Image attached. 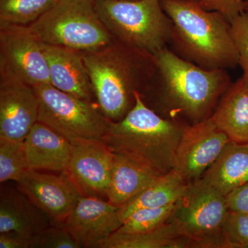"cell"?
Returning a JSON list of instances; mask_svg holds the SVG:
<instances>
[{"mask_svg":"<svg viewBox=\"0 0 248 248\" xmlns=\"http://www.w3.org/2000/svg\"><path fill=\"white\" fill-rule=\"evenodd\" d=\"M97 248H186L175 227L168 221L153 231L138 233L114 232Z\"/></svg>","mask_w":248,"mask_h":248,"instance_id":"22","label":"cell"},{"mask_svg":"<svg viewBox=\"0 0 248 248\" xmlns=\"http://www.w3.org/2000/svg\"><path fill=\"white\" fill-rule=\"evenodd\" d=\"M188 184L173 169L167 174L160 176L120 208L121 221L123 223L132 213L140 209L160 208L176 203Z\"/></svg>","mask_w":248,"mask_h":248,"instance_id":"21","label":"cell"},{"mask_svg":"<svg viewBox=\"0 0 248 248\" xmlns=\"http://www.w3.org/2000/svg\"><path fill=\"white\" fill-rule=\"evenodd\" d=\"M231 141L248 143V79L232 82L210 117Z\"/></svg>","mask_w":248,"mask_h":248,"instance_id":"19","label":"cell"},{"mask_svg":"<svg viewBox=\"0 0 248 248\" xmlns=\"http://www.w3.org/2000/svg\"><path fill=\"white\" fill-rule=\"evenodd\" d=\"M38 115L39 101L33 87L0 77V139L24 140Z\"/></svg>","mask_w":248,"mask_h":248,"instance_id":"14","label":"cell"},{"mask_svg":"<svg viewBox=\"0 0 248 248\" xmlns=\"http://www.w3.org/2000/svg\"><path fill=\"white\" fill-rule=\"evenodd\" d=\"M120 1H137V0H120Z\"/></svg>","mask_w":248,"mask_h":248,"instance_id":"34","label":"cell"},{"mask_svg":"<svg viewBox=\"0 0 248 248\" xmlns=\"http://www.w3.org/2000/svg\"><path fill=\"white\" fill-rule=\"evenodd\" d=\"M17 183L18 189L49 217L52 224L64 221L83 196L66 172L47 174L29 169Z\"/></svg>","mask_w":248,"mask_h":248,"instance_id":"11","label":"cell"},{"mask_svg":"<svg viewBox=\"0 0 248 248\" xmlns=\"http://www.w3.org/2000/svg\"><path fill=\"white\" fill-rule=\"evenodd\" d=\"M186 124L161 117L135 93V104L123 119L111 122L102 141L110 151L127 155L161 174L173 169Z\"/></svg>","mask_w":248,"mask_h":248,"instance_id":"4","label":"cell"},{"mask_svg":"<svg viewBox=\"0 0 248 248\" xmlns=\"http://www.w3.org/2000/svg\"><path fill=\"white\" fill-rule=\"evenodd\" d=\"M202 179L225 197L248 183V143L230 141Z\"/></svg>","mask_w":248,"mask_h":248,"instance_id":"20","label":"cell"},{"mask_svg":"<svg viewBox=\"0 0 248 248\" xmlns=\"http://www.w3.org/2000/svg\"><path fill=\"white\" fill-rule=\"evenodd\" d=\"M200 2L203 9L221 13L230 23L245 12L244 0H201Z\"/></svg>","mask_w":248,"mask_h":248,"instance_id":"29","label":"cell"},{"mask_svg":"<svg viewBox=\"0 0 248 248\" xmlns=\"http://www.w3.org/2000/svg\"><path fill=\"white\" fill-rule=\"evenodd\" d=\"M74 238L62 224H51L35 235L31 248H79Z\"/></svg>","mask_w":248,"mask_h":248,"instance_id":"26","label":"cell"},{"mask_svg":"<svg viewBox=\"0 0 248 248\" xmlns=\"http://www.w3.org/2000/svg\"><path fill=\"white\" fill-rule=\"evenodd\" d=\"M29 27L42 43L80 53L100 50L115 40L101 20L94 0H58Z\"/></svg>","mask_w":248,"mask_h":248,"instance_id":"5","label":"cell"},{"mask_svg":"<svg viewBox=\"0 0 248 248\" xmlns=\"http://www.w3.org/2000/svg\"><path fill=\"white\" fill-rule=\"evenodd\" d=\"M24 141L29 169L67 172L73 144L64 137L37 122Z\"/></svg>","mask_w":248,"mask_h":248,"instance_id":"16","label":"cell"},{"mask_svg":"<svg viewBox=\"0 0 248 248\" xmlns=\"http://www.w3.org/2000/svg\"><path fill=\"white\" fill-rule=\"evenodd\" d=\"M226 199L229 211L248 213V182L232 191Z\"/></svg>","mask_w":248,"mask_h":248,"instance_id":"30","label":"cell"},{"mask_svg":"<svg viewBox=\"0 0 248 248\" xmlns=\"http://www.w3.org/2000/svg\"><path fill=\"white\" fill-rule=\"evenodd\" d=\"M29 169L24 140L0 139V182H17Z\"/></svg>","mask_w":248,"mask_h":248,"instance_id":"24","label":"cell"},{"mask_svg":"<svg viewBox=\"0 0 248 248\" xmlns=\"http://www.w3.org/2000/svg\"><path fill=\"white\" fill-rule=\"evenodd\" d=\"M120 208L98 197L82 196L62 224L81 248H97L123 224Z\"/></svg>","mask_w":248,"mask_h":248,"instance_id":"13","label":"cell"},{"mask_svg":"<svg viewBox=\"0 0 248 248\" xmlns=\"http://www.w3.org/2000/svg\"><path fill=\"white\" fill-rule=\"evenodd\" d=\"M162 174L127 155L114 153L107 201L121 208Z\"/></svg>","mask_w":248,"mask_h":248,"instance_id":"18","label":"cell"},{"mask_svg":"<svg viewBox=\"0 0 248 248\" xmlns=\"http://www.w3.org/2000/svg\"><path fill=\"white\" fill-rule=\"evenodd\" d=\"M160 1L172 22L174 53L205 69L239 66L231 23L221 13L203 9L201 0Z\"/></svg>","mask_w":248,"mask_h":248,"instance_id":"3","label":"cell"},{"mask_svg":"<svg viewBox=\"0 0 248 248\" xmlns=\"http://www.w3.org/2000/svg\"><path fill=\"white\" fill-rule=\"evenodd\" d=\"M94 4L116 40L153 55L170 45L172 22L160 0H94Z\"/></svg>","mask_w":248,"mask_h":248,"instance_id":"6","label":"cell"},{"mask_svg":"<svg viewBox=\"0 0 248 248\" xmlns=\"http://www.w3.org/2000/svg\"><path fill=\"white\" fill-rule=\"evenodd\" d=\"M154 55L156 74L142 97L146 105L161 117L186 125L210 118L232 84L228 70L205 69L168 47Z\"/></svg>","mask_w":248,"mask_h":248,"instance_id":"1","label":"cell"},{"mask_svg":"<svg viewBox=\"0 0 248 248\" xmlns=\"http://www.w3.org/2000/svg\"><path fill=\"white\" fill-rule=\"evenodd\" d=\"M42 45L52 86L74 97L92 102L94 98L92 84L81 53L58 46Z\"/></svg>","mask_w":248,"mask_h":248,"instance_id":"15","label":"cell"},{"mask_svg":"<svg viewBox=\"0 0 248 248\" xmlns=\"http://www.w3.org/2000/svg\"><path fill=\"white\" fill-rule=\"evenodd\" d=\"M231 141L210 119L186 125L174 156L173 170L188 183L201 179Z\"/></svg>","mask_w":248,"mask_h":248,"instance_id":"10","label":"cell"},{"mask_svg":"<svg viewBox=\"0 0 248 248\" xmlns=\"http://www.w3.org/2000/svg\"><path fill=\"white\" fill-rule=\"evenodd\" d=\"M58 0H0V27L29 26Z\"/></svg>","mask_w":248,"mask_h":248,"instance_id":"23","label":"cell"},{"mask_svg":"<svg viewBox=\"0 0 248 248\" xmlns=\"http://www.w3.org/2000/svg\"><path fill=\"white\" fill-rule=\"evenodd\" d=\"M32 239L16 232L0 233V248H31Z\"/></svg>","mask_w":248,"mask_h":248,"instance_id":"31","label":"cell"},{"mask_svg":"<svg viewBox=\"0 0 248 248\" xmlns=\"http://www.w3.org/2000/svg\"><path fill=\"white\" fill-rule=\"evenodd\" d=\"M175 208V203L160 208H143L132 213L116 232H144L167 223Z\"/></svg>","mask_w":248,"mask_h":248,"instance_id":"25","label":"cell"},{"mask_svg":"<svg viewBox=\"0 0 248 248\" xmlns=\"http://www.w3.org/2000/svg\"><path fill=\"white\" fill-rule=\"evenodd\" d=\"M71 143L73 152L67 174L83 196L107 200L113 152L102 140H80Z\"/></svg>","mask_w":248,"mask_h":248,"instance_id":"12","label":"cell"},{"mask_svg":"<svg viewBox=\"0 0 248 248\" xmlns=\"http://www.w3.org/2000/svg\"><path fill=\"white\" fill-rule=\"evenodd\" d=\"M245 1V12L248 14V0H244Z\"/></svg>","mask_w":248,"mask_h":248,"instance_id":"32","label":"cell"},{"mask_svg":"<svg viewBox=\"0 0 248 248\" xmlns=\"http://www.w3.org/2000/svg\"><path fill=\"white\" fill-rule=\"evenodd\" d=\"M39 101L38 121L72 142L102 140L111 122L97 104L60 91L51 84L33 86Z\"/></svg>","mask_w":248,"mask_h":248,"instance_id":"8","label":"cell"},{"mask_svg":"<svg viewBox=\"0 0 248 248\" xmlns=\"http://www.w3.org/2000/svg\"><path fill=\"white\" fill-rule=\"evenodd\" d=\"M231 32L239 54V66L248 79V14L244 12L231 23Z\"/></svg>","mask_w":248,"mask_h":248,"instance_id":"28","label":"cell"},{"mask_svg":"<svg viewBox=\"0 0 248 248\" xmlns=\"http://www.w3.org/2000/svg\"><path fill=\"white\" fill-rule=\"evenodd\" d=\"M228 212L226 197L201 178L187 184L169 222L186 248H230L223 232Z\"/></svg>","mask_w":248,"mask_h":248,"instance_id":"7","label":"cell"},{"mask_svg":"<svg viewBox=\"0 0 248 248\" xmlns=\"http://www.w3.org/2000/svg\"><path fill=\"white\" fill-rule=\"evenodd\" d=\"M97 105L111 122L123 119L143 97L156 72L155 55L115 40L105 48L81 53Z\"/></svg>","mask_w":248,"mask_h":248,"instance_id":"2","label":"cell"},{"mask_svg":"<svg viewBox=\"0 0 248 248\" xmlns=\"http://www.w3.org/2000/svg\"><path fill=\"white\" fill-rule=\"evenodd\" d=\"M248 248V244H246V245H245V246H244V248Z\"/></svg>","mask_w":248,"mask_h":248,"instance_id":"33","label":"cell"},{"mask_svg":"<svg viewBox=\"0 0 248 248\" xmlns=\"http://www.w3.org/2000/svg\"><path fill=\"white\" fill-rule=\"evenodd\" d=\"M223 232L230 248H243L248 243V213L228 212Z\"/></svg>","mask_w":248,"mask_h":248,"instance_id":"27","label":"cell"},{"mask_svg":"<svg viewBox=\"0 0 248 248\" xmlns=\"http://www.w3.org/2000/svg\"><path fill=\"white\" fill-rule=\"evenodd\" d=\"M0 77L32 87L51 84L42 42L29 26L0 27Z\"/></svg>","mask_w":248,"mask_h":248,"instance_id":"9","label":"cell"},{"mask_svg":"<svg viewBox=\"0 0 248 248\" xmlns=\"http://www.w3.org/2000/svg\"><path fill=\"white\" fill-rule=\"evenodd\" d=\"M51 224L49 217L22 191L1 189L0 233L16 232L33 238Z\"/></svg>","mask_w":248,"mask_h":248,"instance_id":"17","label":"cell"}]
</instances>
